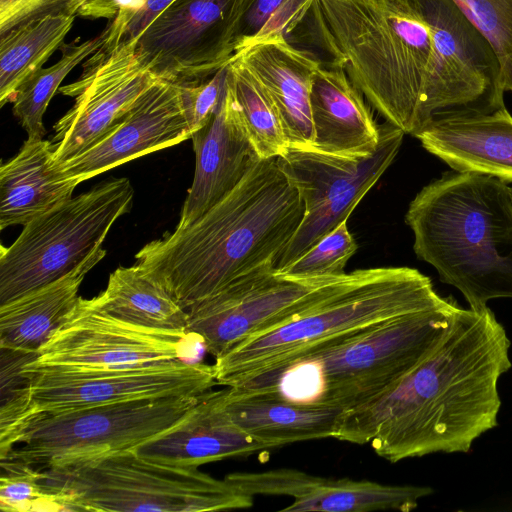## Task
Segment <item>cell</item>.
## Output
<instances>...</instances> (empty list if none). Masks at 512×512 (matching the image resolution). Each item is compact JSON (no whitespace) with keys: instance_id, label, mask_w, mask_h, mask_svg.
Masks as SVG:
<instances>
[{"instance_id":"6da1fadb","label":"cell","mask_w":512,"mask_h":512,"mask_svg":"<svg viewBox=\"0 0 512 512\" xmlns=\"http://www.w3.org/2000/svg\"><path fill=\"white\" fill-rule=\"evenodd\" d=\"M510 345L489 307L459 306L437 344L393 388L342 412L334 438L369 443L391 463L468 452L498 425V381L512 367Z\"/></svg>"},{"instance_id":"7a4b0ae2","label":"cell","mask_w":512,"mask_h":512,"mask_svg":"<svg viewBox=\"0 0 512 512\" xmlns=\"http://www.w3.org/2000/svg\"><path fill=\"white\" fill-rule=\"evenodd\" d=\"M304 214L276 158L261 159L196 221L140 249L136 264L187 310L235 279L276 265Z\"/></svg>"},{"instance_id":"3957f363","label":"cell","mask_w":512,"mask_h":512,"mask_svg":"<svg viewBox=\"0 0 512 512\" xmlns=\"http://www.w3.org/2000/svg\"><path fill=\"white\" fill-rule=\"evenodd\" d=\"M405 221L416 256L443 283L457 288L470 309L512 298V194L497 177L446 172L411 201Z\"/></svg>"},{"instance_id":"277c9868","label":"cell","mask_w":512,"mask_h":512,"mask_svg":"<svg viewBox=\"0 0 512 512\" xmlns=\"http://www.w3.org/2000/svg\"><path fill=\"white\" fill-rule=\"evenodd\" d=\"M458 307L410 313L341 334L238 386L301 404L357 409L389 391L424 359Z\"/></svg>"},{"instance_id":"5b68a950","label":"cell","mask_w":512,"mask_h":512,"mask_svg":"<svg viewBox=\"0 0 512 512\" xmlns=\"http://www.w3.org/2000/svg\"><path fill=\"white\" fill-rule=\"evenodd\" d=\"M316 42L386 122L416 136L432 56L429 29L407 0H315Z\"/></svg>"},{"instance_id":"8992f818","label":"cell","mask_w":512,"mask_h":512,"mask_svg":"<svg viewBox=\"0 0 512 512\" xmlns=\"http://www.w3.org/2000/svg\"><path fill=\"white\" fill-rule=\"evenodd\" d=\"M454 303L451 298L441 297L431 279L413 268L352 271L321 301L216 357L213 366L217 384L235 386L277 362L341 334Z\"/></svg>"},{"instance_id":"52a82bcc","label":"cell","mask_w":512,"mask_h":512,"mask_svg":"<svg viewBox=\"0 0 512 512\" xmlns=\"http://www.w3.org/2000/svg\"><path fill=\"white\" fill-rule=\"evenodd\" d=\"M64 511L204 512L247 509L254 497L199 468L147 461L133 451L89 463L38 469Z\"/></svg>"},{"instance_id":"ba28073f","label":"cell","mask_w":512,"mask_h":512,"mask_svg":"<svg viewBox=\"0 0 512 512\" xmlns=\"http://www.w3.org/2000/svg\"><path fill=\"white\" fill-rule=\"evenodd\" d=\"M133 195L128 178H110L24 225L9 247H1L0 305L103 258L106 235L130 211Z\"/></svg>"},{"instance_id":"9c48e42d","label":"cell","mask_w":512,"mask_h":512,"mask_svg":"<svg viewBox=\"0 0 512 512\" xmlns=\"http://www.w3.org/2000/svg\"><path fill=\"white\" fill-rule=\"evenodd\" d=\"M200 395L36 415L0 461L58 469L133 451L182 420Z\"/></svg>"},{"instance_id":"30bf717a","label":"cell","mask_w":512,"mask_h":512,"mask_svg":"<svg viewBox=\"0 0 512 512\" xmlns=\"http://www.w3.org/2000/svg\"><path fill=\"white\" fill-rule=\"evenodd\" d=\"M407 1L426 23L432 41L424 127L439 116L504 107L500 61L459 6L453 0Z\"/></svg>"},{"instance_id":"8fae6325","label":"cell","mask_w":512,"mask_h":512,"mask_svg":"<svg viewBox=\"0 0 512 512\" xmlns=\"http://www.w3.org/2000/svg\"><path fill=\"white\" fill-rule=\"evenodd\" d=\"M346 274L337 279H295L277 272L274 264H265L188 308L187 332L200 337L216 358L321 301Z\"/></svg>"},{"instance_id":"7c38bea8","label":"cell","mask_w":512,"mask_h":512,"mask_svg":"<svg viewBox=\"0 0 512 512\" xmlns=\"http://www.w3.org/2000/svg\"><path fill=\"white\" fill-rule=\"evenodd\" d=\"M25 370L31 377L34 416L197 396L218 385L213 365L181 359L121 367Z\"/></svg>"},{"instance_id":"4fadbf2b","label":"cell","mask_w":512,"mask_h":512,"mask_svg":"<svg viewBox=\"0 0 512 512\" xmlns=\"http://www.w3.org/2000/svg\"><path fill=\"white\" fill-rule=\"evenodd\" d=\"M189 334L135 324L78 298L27 370L121 367L180 359Z\"/></svg>"},{"instance_id":"5bb4252c","label":"cell","mask_w":512,"mask_h":512,"mask_svg":"<svg viewBox=\"0 0 512 512\" xmlns=\"http://www.w3.org/2000/svg\"><path fill=\"white\" fill-rule=\"evenodd\" d=\"M157 80L140 60L136 43L121 44L108 52L99 48L84 62L81 76L59 88L75 102L53 127L55 164L76 156L109 134Z\"/></svg>"},{"instance_id":"9a60e30c","label":"cell","mask_w":512,"mask_h":512,"mask_svg":"<svg viewBox=\"0 0 512 512\" xmlns=\"http://www.w3.org/2000/svg\"><path fill=\"white\" fill-rule=\"evenodd\" d=\"M234 0H174L136 40L142 63L161 80L205 81L234 53L230 14Z\"/></svg>"},{"instance_id":"2e32d148","label":"cell","mask_w":512,"mask_h":512,"mask_svg":"<svg viewBox=\"0 0 512 512\" xmlns=\"http://www.w3.org/2000/svg\"><path fill=\"white\" fill-rule=\"evenodd\" d=\"M191 136L181 85L159 79L140 95L109 134L55 167L64 178L78 185Z\"/></svg>"},{"instance_id":"e0dca14e","label":"cell","mask_w":512,"mask_h":512,"mask_svg":"<svg viewBox=\"0 0 512 512\" xmlns=\"http://www.w3.org/2000/svg\"><path fill=\"white\" fill-rule=\"evenodd\" d=\"M191 139L196 156L195 174L176 228L196 221L228 195L261 160L227 74L217 110Z\"/></svg>"},{"instance_id":"ac0fdd59","label":"cell","mask_w":512,"mask_h":512,"mask_svg":"<svg viewBox=\"0 0 512 512\" xmlns=\"http://www.w3.org/2000/svg\"><path fill=\"white\" fill-rule=\"evenodd\" d=\"M270 449L237 426L226 411L222 389L207 391L176 425L133 450L158 464L194 467Z\"/></svg>"},{"instance_id":"d6986e66","label":"cell","mask_w":512,"mask_h":512,"mask_svg":"<svg viewBox=\"0 0 512 512\" xmlns=\"http://www.w3.org/2000/svg\"><path fill=\"white\" fill-rule=\"evenodd\" d=\"M415 137L454 171L512 182V116L505 106L439 116Z\"/></svg>"},{"instance_id":"ffe728a7","label":"cell","mask_w":512,"mask_h":512,"mask_svg":"<svg viewBox=\"0 0 512 512\" xmlns=\"http://www.w3.org/2000/svg\"><path fill=\"white\" fill-rule=\"evenodd\" d=\"M264 86L279 113L289 146L310 147L312 77L320 62L286 38L248 46L233 55Z\"/></svg>"},{"instance_id":"44dd1931","label":"cell","mask_w":512,"mask_h":512,"mask_svg":"<svg viewBox=\"0 0 512 512\" xmlns=\"http://www.w3.org/2000/svg\"><path fill=\"white\" fill-rule=\"evenodd\" d=\"M313 141L321 152L365 157L373 154L380 139L379 126L362 93L344 69L334 62L315 70L310 91Z\"/></svg>"},{"instance_id":"7402d4cb","label":"cell","mask_w":512,"mask_h":512,"mask_svg":"<svg viewBox=\"0 0 512 512\" xmlns=\"http://www.w3.org/2000/svg\"><path fill=\"white\" fill-rule=\"evenodd\" d=\"M375 152L365 157L325 153L311 147H291L276 157L277 164L297 189L305 212L311 211L368 177L380 178L395 159L404 132L386 122L379 126Z\"/></svg>"},{"instance_id":"603a6c76","label":"cell","mask_w":512,"mask_h":512,"mask_svg":"<svg viewBox=\"0 0 512 512\" xmlns=\"http://www.w3.org/2000/svg\"><path fill=\"white\" fill-rule=\"evenodd\" d=\"M223 404L233 422L270 449L282 445L334 438L343 410L301 404L277 395L238 387L222 389Z\"/></svg>"},{"instance_id":"cb8c5ba5","label":"cell","mask_w":512,"mask_h":512,"mask_svg":"<svg viewBox=\"0 0 512 512\" xmlns=\"http://www.w3.org/2000/svg\"><path fill=\"white\" fill-rule=\"evenodd\" d=\"M55 146L28 138L19 152L0 167V229L26 225L70 199L77 184L55 167Z\"/></svg>"},{"instance_id":"d4e9b609","label":"cell","mask_w":512,"mask_h":512,"mask_svg":"<svg viewBox=\"0 0 512 512\" xmlns=\"http://www.w3.org/2000/svg\"><path fill=\"white\" fill-rule=\"evenodd\" d=\"M97 257L69 274L0 305V347L37 353L75 306Z\"/></svg>"},{"instance_id":"484cf974","label":"cell","mask_w":512,"mask_h":512,"mask_svg":"<svg viewBox=\"0 0 512 512\" xmlns=\"http://www.w3.org/2000/svg\"><path fill=\"white\" fill-rule=\"evenodd\" d=\"M108 312L142 326L187 332L188 312L137 265L119 267L97 295Z\"/></svg>"},{"instance_id":"4316f807","label":"cell","mask_w":512,"mask_h":512,"mask_svg":"<svg viewBox=\"0 0 512 512\" xmlns=\"http://www.w3.org/2000/svg\"><path fill=\"white\" fill-rule=\"evenodd\" d=\"M75 16L47 15L0 35V106L63 44Z\"/></svg>"},{"instance_id":"83f0119b","label":"cell","mask_w":512,"mask_h":512,"mask_svg":"<svg viewBox=\"0 0 512 512\" xmlns=\"http://www.w3.org/2000/svg\"><path fill=\"white\" fill-rule=\"evenodd\" d=\"M433 493L428 486L387 485L369 480L328 479L280 512H409Z\"/></svg>"},{"instance_id":"f1b7e54d","label":"cell","mask_w":512,"mask_h":512,"mask_svg":"<svg viewBox=\"0 0 512 512\" xmlns=\"http://www.w3.org/2000/svg\"><path fill=\"white\" fill-rule=\"evenodd\" d=\"M104 41L103 30L85 41L62 44L60 59L47 68L39 69L19 87L12 102V111L25 128L28 138H43V115L60 84L77 65L101 48Z\"/></svg>"},{"instance_id":"f546056e","label":"cell","mask_w":512,"mask_h":512,"mask_svg":"<svg viewBox=\"0 0 512 512\" xmlns=\"http://www.w3.org/2000/svg\"><path fill=\"white\" fill-rule=\"evenodd\" d=\"M227 78L259 157L280 156L289 144L277 108L264 86L235 59L227 64Z\"/></svg>"},{"instance_id":"4dcf8cb0","label":"cell","mask_w":512,"mask_h":512,"mask_svg":"<svg viewBox=\"0 0 512 512\" xmlns=\"http://www.w3.org/2000/svg\"><path fill=\"white\" fill-rule=\"evenodd\" d=\"M315 0H234L230 14L233 53L253 44L286 38Z\"/></svg>"},{"instance_id":"1f68e13d","label":"cell","mask_w":512,"mask_h":512,"mask_svg":"<svg viewBox=\"0 0 512 512\" xmlns=\"http://www.w3.org/2000/svg\"><path fill=\"white\" fill-rule=\"evenodd\" d=\"M37 353L0 347V458L14 449L34 417L31 377L25 366Z\"/></svg>"},{"instance_id":"d6a6232c","label":"cell","mask_w":512,"mask_h":512,"mask_svg":"<svg viewBox=\"0 0 512 512\" xmlns=\"http://www.w3.org/2000/svg\"><path fill=\"white\" fill-rule=\"evenodd\" d=\"M174 0H87L79 15L109 20L105 27L104 46L116 49L121 44L135 43L150 23Z\"/></svg>"},{"instance_id":"836d02e7","label":"cell","mask_w":512,"mask_h":512,"mask_svg":"<svg viewBox=\"0 0 512 512\" xmlns=\"http://www.w3.org/2000/svg\"><path fill=\"white\" fill-rule=\"evenodd\" d=\"M357 250L347 220L316 245L277 272L295 279H337L346 273L344 268Z\"/></svg>"},{"instance_id":"e575fe53","label":"cell","mask_w":512,"mask_h":512,"mask_svg":"<svg viewBox=\"0 0 512 512\" xmlns=\"http://www.w3.org/2000/svg\"><path fill=\"white\" fill-rule=\"evenodd\" d=\"M492 45L512 93V0H453Z\"/></svg>"},{"instance_id":"d590c367","label":"cell","mask_w":512,"mask_h":512,"mask_svg":"<svg viewBox=\"0 0 512 512\" xmlns=\"http://www.w3.org/2000/svg\"><path fill=\"white\" fill-rule=\"evenodd\" d=\"M0 509L5 512L64 511L56 494L40 482V471L29 465L0 461Z\"/></svg>"},{"instance_id":"8d00e7d4","label":"cell","mask_w":512,"mask_h":512,"mask_svg":"<svg viewBox=\"0 0 512 512\" xmlns=\"http://www.w3.org/2000/svg\"><path fill=\"white\" fill-rule=\"evenodd\" d=\"M240 492L249 495L288 496L294 500L309 494L325 478L296 469L264 472H234L224 477Z\"/></svg>"},{"instance_id":"74e56055","label":"cell","mask_w":512,"mask_h":512,"mask_svg":"<svg viewBox=\"0 0 512 512\" xmlns=\"http://www.w3.org/2000/svg\"><path fill=\"white\" fill-rule=\"evenodd\" d=\"M226 74L227 65L209 80L180 84L183 105L192 135L207 125L217 110L224 93Z\"/></svg>"},{"instance_id":"f35d334b","label":"cell","mask_w":512,"mask_h":512,"mask_svg":"<svg viewBox=\"0 0 512 512\" xmlns=\"http://www.w3.org/2000/svg\"><path fill=\"white\" fill-rule=\"evenodd\" d=\"M81 5L82 0H0V35L47 15L76 16Z\"/></svg>"},{"instance_id":"ab89813d","label":"cell","mask_w":512,"mask_h":512,"mask_svg":"<svg viewBox=\"0 0 512 512\" xmlns=\"http://www.w3.org/2000/svg\"><path fill=\"white\" fill-rule=\"evenodd\" d=\"M86 1H87V0H82V5H83ZM82 5H81V6H82Z\"/></svg>"},{"instance_id":"60d3db41","label":"cell","mask_w":512,"mask_h":512,"mask_svg":"<svg viewBox=\"0 0 512 512\" xmlns=\"http://www.w3.org/2000/svg\"><path fill=\"white\" fill-rule=\"evenodd\" d=\"M510 188H511V194H512V187H510Z\"/></svg>"}]
</instances>
